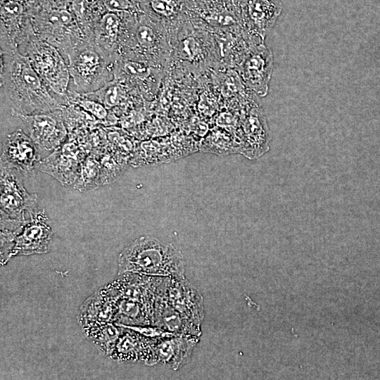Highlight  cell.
Returning a JSON list of instances; mask_svg holds the SVG:
<instances>
[{
	"instance_id": "13",
	"label": "cell",
	"mask_w": 380,
	"mask_h": 380,
	"mask_svg": "<svg viewBox=\"0 0 380 380\" xmlns=\"http://www.w3.org/2000/svg\"><path fill=\"white\" fill-rule=\"evenodd\" d=\"M273 55L264 43L253 46L236 69L246 88L263 97L267 94Z\"/></svg>"
},
{
	"instance_id": "23",
	"label": "cell",
	"mask_w": 380,
	"mask_h": 380,
	"mask_svg": "<svg viewBox=\"0 0 380 380\" xmlns=\"http://www.w3.org/2000/svg\"><path fill=\"white\" fill-rule=\"evenodd\" d=\"M52 1H53L55 2H64V1H68V0H52Z\"/></svg>"
},
{
	"instance_id": "20",
	"label": "cell",
	"mask_w": 380,
	"mask_h": 380,
	"mask_svg": "<svg viewBox=\"0 0 380 380\" xmlns=\"http://www.w3.org/2000/svg\"><path fill=\"white\" fill-rule=\"evenodd\" d=\"M243 130L246 141L250 144L261 145L267 142V127L259 106L253 107L248 111L243 121Z\"/></svg>"
},
{
	"instance_id": "6",
	"label": "cell",
	"mask_w": 380,
	"mask_h": 380,
	"mask_svg": "<svg viewBox=\"0 0 380 380\" xmlns=\"http://www.w3.org/2000/svg\"><path fill=\"white\" fill-rule=\"evenodd\" d=\"M172 58L195 71L219 65L212 29L187 15L177 33Z\"/></svg>"
},
{
	"instance_id": "1",
	"label": "cell",
	"mask_w": 380,
	"mask_h": 380,
	"mask_svg": "<svg viewBox=\"0 0 380 380\" xmlns=\"http://www.w3.org/2000/svg\"><path fill=\"white\" fill-rule=\"evenodd\" d=\"M0 86L13 116L53 111L65 106L47 87L26 56L1 51Z\"/></svg>"
},
{
	"instance_id": "4",
	"label": "cell",
	"mask_w": 380,
	"mask_h": 380,
	"mask_svg": "<svg viewBox=\"0 0 380 380\" xmlns=\"http://www.w3.org/2000/svg\"><path fill=\"white\" fill-rule=\"evenodd\" d=\"M18 51L26 56L47 87L65 103H70V74L60 51L39 38L32 28L21 40Z\"/></svg>"
},
{
	"instance_id": "2",
	"label": "cell",
	"mask_w": 380,
	"mask_h": 380,
	"mask_svg": "<svg viewBox=\"0 0 380 380\" xmlns=\"http://www.w3.org/2000/svg\"><path fill=\"white\" fill-rule=\"evenodd\" d=\"M185 262L182 253L173 245L144 236L125 248L118 258V274L184 278Z\"/></svg>"
},
{
	"instance_id": "14",
	"label": "cell",
	"mask_w": 380,
	"mask_h": 380,
	"mask_svg": "<svg viewBox=\"0 0 380 380\" xmlns=\"http://www.w3.org/2000/svg\"><path fill=\"white\" fill-rule=\"evenodd\" d=\"M138 14L108 12L97 20L91 40L115 61Z\"/></svg>"
},
{
	"instance_id": "19",
	"label": "cell",
	"mask_w": 380,
	"mask_h": 380,
	"mask_svg": "<svg viewBox=\"0 0 380 380\" xmlns=\"http://www.w3.org/2000/svg\"><path fill=\"white\" fill-rule=\"evenodd\" d=\"M163 291L155 303L153 325L176 334L200 336L201 325L174 309L162 296Z\"/></svg>"
},
{
	"instance_id": "7",
	"label": "cell",
	"mask_w": 380,
	"mask_h": 380,
	"mask_svg": "<svg viewBox=\"0 0 380 380\" xmlns=\"http://www.w3.org/2000/svg\"><path fill=\"white\" fill-rule=\"evenodd\" d=\"M31 22L34 33L39 38L57 48L66 56L89 39L76 18L66 9H53L45 16Z\"/></svg>"
},
{
	"instance_id": "8",
	"label": "cell",
	"mask_w": 380,
	"mask_h": 380,
	"mask_svg": "<svg viewBox=\"0 0 380 380\" xmlns=\"http://www.w3.org/2000/svg\"><path fill=\"white\" fill-rule=\"evenodd\" d=\"M48 222L44 210L37 208L17 228L2 229L4 241L13 244L9 256L47 252L52 236Z\"/></svg>"
},
{
	"instance_id": "15",
	"label": "cell",
	"mask_w": 380,
	"mask_h": 380,
	"mask_svg": "<svg viewBox=\"0 0 380 380\" xmlns=\"http://www.w3.org/2000/svg\"><path fill=\"white\" fill-rule=\"evenodd\" d=\"M30 137L39 151L51 152L65 141L67 130L61 109L22 116Z\"/></svg>"
},
{
	"instance_id": "12",
	"label": "cell",
	"mask_w": 380,
	"mask_h": 380,
	"mask_svg": "<svg viewBox=\"0 0 380 380\" xmlns=\"http://www.w3.org/2000/svg\"><path fill=\"white\" fill-rule=\"evenodd\" d=\"M40 160V151L30 136L18 129L8 134L2 144L1 166L23 177L30 176Z\"/></svg>"
},
{
	"instance_id": "5",
	"label": "cell",
	"mask_w": 380,
	"mask_h": 380,
	"mask_svg": "<svg viewBox=\"0 0 380 380\" xmlns=\"http://www.w3.org/2000/svg\"><path fill=\"white\" fill-rule=\"evenodd\" d=\"M68 65L76 91L94 92L114 80L115 60L87 39L68 56Z\"/></svg>"
},
{
	"instance_id": "11",
	"label": "cell",
	"mask_w": 380,
	"mask_h": 380,
	"mask_svg": "<svg viewBox=\"0 0 380 380\" xmlns=\"http://www.w3.org/2000/svg\"><path fill=\"white\" fill-rule=\"evenodd\" d=\"M186 12L211 29L241 27V0H187Z\"/></svg>"
},
{
	"instance_id": "22",
	"label": "cell",
	"mask_w": 380,
	"mask_h": 380,
	"mask_svg": "<svg viewBox=\"0 0 380 380\" xmlns=\"http://www.w3.org/2000/svg\"><path fill=\"white\" fill-rule=\"evenodd\" d=\"M116 325L118 327H123L125 328H127L130 330H132L139 334L142 336H145V337L153 338V339L176 334L172 332L167 331L164 330L163 329L159 327L155 326V325L152 327H149V326L144 327L142 325L132 326V325H127V324H118V323L116 324Z\"/></svg>"
},
{
	"instance_id": "9",
	"label": "cell",
	"mask_w": 380,
	"mask_h": 380,
	"mask_svg": "<svg viewBox=\"0 0 380 380\" xmlns=\"http://www.w3.org/2000/svg\"><path fill=\"white\" fill-rule=\"evenodd\" d=\"M1 216L24 221L37 209V196L25 189L20 174L1 166Z\"/></svg>"
},
{
	"instance_id": "21",
	"label": "cell",
	"mask_w": 380,
	"mask_h": 380,
	"mask_svg": "<svg viewBox=\"0 0 380 380\" xmlns=\"http://www.w3.org/2000/svg\"><path fill=\"white\" fill-rule=\"evenodd\" d=\"M106 8L111 12L141 13L139 0H103Z\"/></svg>"
},
{
	"instance_id": "10",
	"label": "cell",
	"mask_w": 380,
	"mask_h": 380,
	"mask_svg": "<svg viewBox=\"0 0 380 380\" xmlns=\"http://www.w3.org/2000/svg\"><path fill=\"white\" fill-rule=\"evenodd\" d=\"M281 0H241V27L255 44L265 38L282 11Z\"/></svg>"
},
{
	"instance_id": "17",
	"label": "cell",
	"mask_w": 380,
	"mask_h": 380,
	"mask_svg": "<svg viewBox=\"0 0 380 380\" xmlns=\"http://www.w3.org/2000/svg\"><path fill=\"white\" fill-rule=\"evenodd\" d=\"M199 336L186 334H173L155 338L153 349L157 362H161L173 370L186 364Z\"/></svg>"
},
{
	"instance_id": "16",
	"label": "cell",
	"mask_w": 380,
	"mask_h": 380,
	"mask_svg": "<svg viewBox=\"0 0 380 380\" xmlns=\"http://www.w3.org/2000/svg\"><path fill=\"white\" fill-rule=\"evenodd\" d=\"M162 296L180 314L201 324L204 318L203 297L184 277H169Z\"/></svg>"
},
{
	"instance_id": "18",
	"label": "cell",
	"mask_w": 380,
	"mask_h": 380,
	"mask_svg": "<svg viewBox=\"0 0 380 380\" xmlns=\"http://www.w3.org/2000/svg\"><path fill=\"white\" fill-rule=\"evenodd\" d=\"M187 0H139L141 12L175 38L187 17Z\"/></svg>"
},
{
	"instance_id": "3",
	"label": "cell",
	"mask_w": 380,
	"mask_h": 380,
	"mask_svg": "<svg viewBox=\"0 0 380 380\" xmlns=\"http://www.w3.org/2000/svg\"><path fill=\"white\" fill-rule=\"evenodd\" d=\"M174 41L164 27L141 12L120 48L118 59L143 61L163 69L171 60Z\"/></svg>"
}]
</instances>
